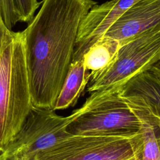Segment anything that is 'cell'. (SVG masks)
<instances>
[{
  "mask_svg": "<svg viewBox=\"0 0 160 160\" xmlns=\"http://www.w3.org/2000/svg\"><path fill=\"white\" fill-rule=\"evenodd\" d=\"M93 0H43L22 31L32 106L52 109L72 60L82 20Z\"/></svg>",
  "mask_w": 160,
  "mask_h": 160,
  "instance_id": "1",
  "label": "cell"
},
{
  "mask_svg": "<svg viewBox=\"0 0 160 160\" xmlns=\"http://www.w3.org/2000/svg\"><path fill=\"white\" fill-rule=\"evenodd\" d=\"M32 104L22 35L0 51V154L21 128Z\"/></svg>",
  "mask_w": 160,
  "mask_h": 160,
  "instance_id": "2",
  "label": "cell"
},
{
  "mask_svg": "<svg viewBox=\"0 0 160 160\" xmlns=\"http://www.w3.org/2000/svg\"><path fill=\"white\" fill-rule=\"evenodd\" d=\"M66 128L73 136L132 138L141 122L121 94V85L92 92Z\"/></svg>",
  "mask_w": 160,
  "mask_h": 160,
  "instance_id": "3",
  "label": "cell"
},
{
  "mask_svg": "<svg viewBox=\"0 0 160 160\" xmlns=\"http://www.w3.org/2000/svg\"><path fill=\"white\" fill-rule=\"evenodd\" d=\"M160 59V29L141 34L123 43L113 62L100 72L90 76L89 94L121 86L145 71Z\"/></svg>",
  "mask_w": 160,
  "mask_h": 160,
  "instance_id": "4",
  "label": "cell"
},
{
  "mask_svg": "<svg viewBox=\"0 0 160 160\" xmlns=\"http://www.w3.org/2000/svg\"><path fill=\"white\" fill-rule=\"evenodd\" d=\"M54 111L32 106L19 132L0 154V159L12 157L31 160L39 152L72 136L66 128L73 113L62 116Z\"/></svg>",
  "mask_w": 160,
  "mask_h": 160,
  "instance_id": "5",
  "label": "cell"
},
{
  "mask_svg": "<svg viewBox=\"0 0 160 160\" xmlns=\"http://www.w3.org/2000/svg\"><path fill=\"white\" fill-rule=\"evenodd\" d=\"M133 156L131 138L72 135L31 160H126Z\"/></svg>",
  "mask_w": 160,
  "mask_h": 160,
  "instance_id": "6",
  "label": "cell"
},
{
  "mask_svg": "<svg viewBox=\"0 0 160 160\" xmlns=\"http://www.w3.org/2000/svg\"><path fill=\"white\" fill-rule=\"evenodd\" d=\"M139 1L111 0L94 5L80 24L73 57L82 58L85 50Z\"/></svg>",
  "mask_w": 160,
  "mask_h": 160,
  "instance_id": "7",
  "label": "cell"
},
{
  "mask_svg": "<svg viewBox=\"0 0 160 160\" xmlns=\"http://www.w3.org/2000/svg\"><path fill=\"white\" fill-rule=\"evenodd\" d=\"M160 29V0H140L103 34L120 44L147 31Z\"/></svg>",
  "mask_w": 160,
  "mask_h": 160,
  "instance_id": "8",
  "label": "cell"
},
{
  "mask_svg": "<svg viewBox=\"0 0 160 160\" xmlns=\"http://www.w3.org/2000/svg\"><path fill=\"white\" fill-rule=\"evenodd\" d=\"M123 98L141 122L139 132L131 138L136 160H160L159 119L134 99Z\"/></svg>",
  "mask_w": 160,
  "mask_h": 160,
  "instance_id": "9",
  "label": "cell"
},
{
  "mask_svg": "<svg viewBox=\"0 0 160 160\" xmlns=\"http://www.w3.org/2000/svg\"><path fill=\"white\" fill-rule=\"evenodd\" d=\"M121 94L134 99L160 119V81L151 71L125 82L121 85Z\"/></svg>",
  "mask_w": 160,
  "mask_h": 160,
  "instance_id": "10",
  "label": "cell"
},
{
  "mask_svg": "<svg viewBox=\"0 0 160 160\" xmlns=\"http://www.w3.org/2000/svg\"><path fill=\"white\" fill-rule=\"evenodd\" d=\"M89 74L84 67L82 58H72L53 110H62L74 106L87 87Z\"/></svg>",
  "mask_w": 160,
  "mask_h": 160,
  "instance_id": "11",
  "label": "cell"
},
{
  "mask_svg": "<svg viewBox=\"0 0 160 160\" xmlns=\"http://www.w3.org/2000/svg\"><path fill=\"white\" fill-rule=\"evenodd\" d=\"M121 44L109 36H101L84 52L82 61L90 76L100 72L115 60Z\"/></svg>",
  "mask_w": 160,
  "mask_h": 160,
  "instance_id": "12",
  "label": "cell"
},
{
  "mask_svg": "<svg viewBox=\"0 0 160 160\" xmlns=\"http://www.w3.org/2000/svg\"><path fill=\"white\" fill-rule=\"evenodd\" d=\"M15 21L30 22L40 3L37 0H11Z\"/></svg>",
  "mask_w": 160,
  "mask_h": 160,
  "instance_id": "13",
  "label": "cell"
},
{
  "mask_svg": "<svg viewBox=\"0 0 160 160\" xmlns=\"http://www.w3.org/2000/svg\"><path fill=\"white\" fill-rule=\"evenodd\" d=\"M0 16L9 29L16 24L11 0H0Z\"/></svg>",
  "mask_w": 160,
  "mask_h": 160,
  "instance_id": "14",
  "label": "cell"
},
{
  "mask_svg": "<svg viewBox=\"0 0 160 160\" xmlns=\"http://www.w3.org/2000/svg\"><path fill=\"white\" fill-rule=\"evenodd\" d=\"M17 32L9 29L0 16V51L9 44L16 37Z\"/></svg>",
  "mask_w": 160,
  "mask_h": 160,
  "instance_id": "15",
  "label": "cell"
},
{
  "mask_svg": "<svg viewBox=\"0 0 160 160\" xmlns=\"http://www.w3.org/2000/svg\"><path fill=\"white\" fill-rule=\"evenodd\" d=\"M149 70L151 71L160 81V59L157 61Z\"/></svg>",
  "mask_w": 160,
  "mask_h": 160,
  "instance_id": "16",
  "label": "cell"
},
{
  "mask_svg": "<svg viewBox=\"0 0 160 160\" xmlns=\"http://www.w3.org/2000/svg\"><path fill=\"white\" fill-rule=\"evenodd\" d=\"M0 160H21V159H16V158H12V157H7V158H5L1 159Z\"/></svg>",
  "mask_w": 160,
  "mask_h": 160,
  "instance_id": "17",
  "label": "cell"
},
{
  "mask_svg": "<svg viewBox=\"0 0 160 160\" xmlns=\"http://www.w3.org/2000/svg\"><path fill=\"white\" fill-rule=\"evenodd\" d=\"M126 160H136V159H135L134 156H133V157H132V158H129L128 159H126Z\"/></svg>",
  "mask_w": 160,
  "mask_h": 160,
  "instance_id": "18",
  "label": "cell"
},
{
  "mask_svg": "<svg viewBox=\"0 0 160 160\" xmlns=\"http://www.w3.org/2000/svg\"><path fill=\"white\" fill-rule=\"evenodd\" d=\"M159 120H160V119H159Z\"/></svg>",
  "mask_w": 160,
  "mask_h": 160,
  "instance_id": "19",
  "label": "cell"
}]
</instances>
